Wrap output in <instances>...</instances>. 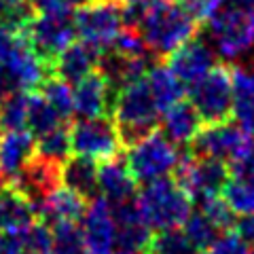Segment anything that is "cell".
<instances>
[{"label":"cell","mask_w":254,"mask_h":254,"mask_svg":"<svg viewBox=\"0 0 254 254\" xmlns=\"http://www.w3.org/2000/svg\"><path fill=\"white\" fill-rule=\"evenodd\" d=\"M127 26H136L142 38L157 58L165 60L172 51L197 34V23L176 0H153L144 6H125Z\"/></svg>","instance_id":"1"},{"label":"cell","mask_w":254,"mask_h":254,"mask_svg":"<svg viewBox=\"0 0 254 254\" xmlns=\"http://www.w3.org/2000/svg\"><path fill=\"white\" fill-rule=\"evenodd\" d=\"M113 121L119 129L123 148H129L144 140L159 127V108L148 89L146 78H138L129 85L121 87L115 95Z\"/></svg>","instance_id":"2"},{"label":"cell","mask_w":254,"mask_h":254,"mask_svg":"<svg viewBox=\"0 0 254 254\" xmlns=\"http://www.w3.org/2000/svg\"><path fill=\"white\" fill-rule=\"evenodd\" d=\"M205 30L222 58H242L254 49V0H225L205 21Z\"/></svg>","instance_id":"3"},{"label":"cell","mask_w":254,"mask_h":254,"mask_svg":"<svg viewBox=\"0 0 254 254\" xmlns=\"http://www.w3.org/2000/svg\"><path fill=\"white\" fill-rule=\"evenodd\" d=\"M136 201L153 231L182 227L193 212V199L170 176L144 182L136 193Z\"/></svg>","instance_id":"4"},{"label":"cell","mask_w":254,"mask_h":254,"mask_svg":"<svg viewBox=\"0 0 254 254\" xmlns=\"http://www.w3.org/2000/svg\"><path fill=\"white\" fill-rule=\"evenodd\" d=\"M189 102L195 106L203 125L227 123L233 119L231 68L216 64L201 81L189 87Z\"/></svg>","instance_id":"5"},{"label":"cell","mask_w":254,"mask_h":254,"mask_svg":"<svg viewBox=\"0 0 254 254\" xmlns=\"http://www.w3.org/2000/svg\"><path fill=\"white\" fill-rule=\"evenodd\" d=\"M123 9L125 6L121 2H113V0H91L81 4L72 15L76 36L104 53L113 47L115 38L125 26Z\"/></svg>","instance_id":"6"},{"label":"cell","mask_w":254,"mask_h":254,"mask_svg":"<svg viewBox=\"0 0 254 254\" xmlns=\"http://www.w3.org/2000/svg\"><path fill=\"white\" fill-rule=\"evenodd\" d=\"M180 159V148L163 136L161 131L148 133L144 140L127 148V168L136 182H150L165 178L176 170Z\"/></svg>","instance_id":"7"},{"label":"cell","mask_w":254,"mask_h":254,"mask_svg":"<svg viewBox=\"0 0 254 254\" xmlns=\"http://www.w3.org/2000/svg\"><path fill=\"white\" fill-rule=\"evenodd\" d=\"M70 146L74 155L89 157L100 163L119 157L123 150L113 117L78 119L70 127Z\"/></svg>","instance_id":"8"},{"label":"cell","mask_w":254,"mask_h":254,"mask_svg":"<svg viewBox=\"0 0 254 254\" xmlns=\"http://www.w3.org/2000/svg\"><path fill=\"white\" fill-rule=\"evenodd\" d=\"M19 36L26 38V43L51 70L58 55L68 45L74 43L76 32L72 17H41V15H34L28 28Z\"/></svg>","instance_id":"9"},{"label":"cell","mask_w":254,"mask_h":254,"mask_svg":"<svg viewBox=\"0 0 254 254\" xmlns=\"http://www.w3.org/2000/svg\"><path fill=\"white\" fill-rule=\"evenodd\" d=\"M250 142V133L242 125H237L235 121H227L216 125H203L189 150L195 157L218 159V161H225L229 165L244 153Z\"/></svg>","instance_id":"10"},{"label":"cell","mask_w":254,"mask_h":254,"mask_svg":"<svg viewBox=\"0 0 254 254\" xmlns=\"http://www.w3.org/2000/svg\"><path fill=\"white\" fill-rule=\"evenodd\" d=\"M117 227V242L115 252L121 254H144L150 240H153V229L146 222L140 205L133 199L110 205Z\"/></svg>","instance_id":"11"},{"label":"cell","mask_w":254,"mask_h":254,"mask_svg":"<svg viewBox=\"0 0 254 254\" xmlns=\"http://www.w3.org/2000/svg\"><path fill=\"white\" fill-rule=\"evenodd\" d=\"M60 168H62L60 163L47 161V159L34 155L26 163V168H23L13 180H9V185H13L17 189L30 201L32 208H34V214H38L41 205L47 199V195L62 185Z\"/></svg>","instance_id":"12"},{"label":"cell","mask_w":254,"mask_h":254,"mask_svg":"<svg viewBox=\"0 0 254 254\" xmlns=\"http://www.w3.org/2000/svg\"><path fill=\"white\" fill-rule=\"evenodd\" d=\"M163 64L189 89V87H193L197 81H201L216 66V55H214V49L208 43L195 36L185 45H180L176 51H172L163 60Z\"/></svg>","instance_id":"13"},{"label":"cell","mask_w":254,"mask_h":254,"mask_svg":"<svg viewBox=\"0 0 254 254\" xmlns=\"http://www.w3.org/2000/svg\"><path fill=\"white\" fill-rule=\"evenodd\" d=\"M81 220V235L87 254H113L117 242V227L110 203L104 197L98 195L87 203V210Z\"/></svg>","instance_id":"14"},{"label":"cell","mask_w":254,"mask_h":254,"mask_svg":"<svg viewBox=\"0 0 254 254\" xmlns=\"http://www.w3.org/2000/svg\"><path fill=\"white\" fill-rule=\"evenodd\" d=\"M4 68L15 91H38L47 81V76H51V70L47 68V64L38 58L34 49L26 43V38H21L19 34L9 58L4 60Z\"/></svg>","instance_id":"15"},{"label":"cell","mask_w":254,"mask_h":254,"mask_svg":"<svg viewBox=\"0 0 254 254\" xmlns=\"http://www.w3.org/2000/svg\"><path fill=\"white\" fill-rule=\"evenodd\" d=\"M74 115L78 119H95V117H110L115 104V87L108 78L95 70L89 76L74 85Z\"/></svg>","instance_id":"16"},{"label":"cell","mask_w":254,"mask_h":254,"mask_svg":"<svg viewBox=\"0 0 254 254\" xmlns=\"http://www.w3.org/2000/svg\"><path fill=\"white\" fill-rule=\"evenodd\" d=\"M100 55L102 51H98L95 47L83 41H74L58 55V60L51 68V74L66 81L68 85H76L78 81H83L85 76H89L98 70Z\"/></svg>","instance_id":"17"},{"label":"cell","mask_w":254,"mask_h":254,"mask_svg":"<svg viewBox=\"0 0 254 254\" xmlns=\"http://www.w3.org/2000/svg\"><path fill=\"white\" fill-rule=\"evenodd\" d=\"M98 190L100 197H104L110 205L136 197L138 182L131 176L127 161L121 159V155L98 165Z\"/></svg>","instance_id":"18"},{"label":"cell","mask_w":254,"mask_h":254,"mask_svg":"<svg viewBox=\"0 0 254 254\" xmlns=\"http://www.w3.org/2000/svg\"><path fill=\"white\" fill-rule=\"evenodd\" d=\"M159 127L172 144H176L178 148H189L197 138V133L201 131L203 121L197 115L195 106L189 100H182L165 110L163 119H159Z\"/></svg>","instance_id":"19"},{"label":"cell","mask_w":254,"mask_h":254,"mask_svg":"<svg viewBox=\"0 0 254 254\" xmlns=\"http://www.w3.org/2000/svg\"><path fill=\"white\" fill-rule=\"evenodd\" d=\"M62 187L74 190L85 201L100 195L98 190V161L83 155H70L60 168Z\"/></svg>","instance_id":"20"},{"label":"cell","mask_w":254,"mask_h":254,"mask_svg":"<svg viewBox=\"0 0 254 254\" xmlns=\"http://www.w3.org/2000/svg\"><path fill=\"white\" fill-rule=\"evenodd\" d=\"M87 203L89 201H85L74 190L60 185L58 189L47 195V199L41 205V210H38L36 218L47 222L49 227L58 225V222H76L83 218Z\"/></svg>","instance_id":"21"},{"label":"cell","mask_w":254,"mask_h":254,"mask_svg":"<svg viewBox=\"0 0 254 254\" xmlns=\"http://www.w3.org/2000/svg\"><path fill=\"white\" fill-rule=\"evenodd\" d=\"M36 155V138L28 129L6 131L0 140V170L6 180H13Z\"/></svg>","instance_id":"22"},{"label":"cell","mask_w":254,"mask_h":254,"mask_svg":"<svg viewBox=\"0 0 254 254\" xmlns=\"http://www.w3.org/2000/svg\"><path fill=\"white\" fill-rule=\"evenodd\" d=\"M36 220L34 208L13 185L0 187V231H23Z\"/></svg>","instance_id":"23"},{"label":"cell","mask_w":254,"mask_h":254,"mask_svg":"<svg viewBox=\"0 0 254 254\" xmlns=\"http://www.w3.org/2000/svg\"><path fill=\"white\" fill-rule=\"evenodd\" d=\"M144 78L148 83L150 93H153V100L159 108V113H165L168 108H172L174 104L185 100L187 87L178 81V76L174 74L163 62L150 66Z\"/></svg>","instance_id":"24"},{"label":"cell","mask_w":254,"mask_h":254,"mask_svg":"<svg viewBox=\"0 0 254 254\" xmlns=\"http://www.w3.org/2000/svg\"><path fill=\"white\" fill-rule=\"evenodd\" d=\"M66 121L55 113L53 106L47 102L41 91H32L30 100H28V131L34 138H41L45 133H49L53 129H58L60 125H64Z\"/></svg>","instance_id":"25"},{"label":"cell","mask_w":254,"mask_h":254,"mask_svg":"<svg viewBox=\"0 0 254 254\" xmlns=\"http://www.w3.org/2000/svg\"><path fill=\"white\" fill-rule=\"evenodd\" d=\"M144 254H203V252L189 240L180 227H176V229H161V231L153 233V240H150Z\"/></svg>","instance_id":"26"},{"label":"cell","mask_w":254,"mask_h":254,"mask_svg":"<svg viewBox=\"0 0 254 254\" xmlns=\"http://www.w3.org/2000/svg\"><path fill=\"white\" fill-rule=\"evenodd\" d=\"M28 91H11L0 100V127L6 131L26 129L28 123Z\"/></svg>","instance_id":"27"},{"label":"cell","mask_w":254,"mask_h":254,"mask_svg":"<svg viewBox=\"0 0 254 254\" xmlns=\"http://www.w3.org/2000/svg\"><path fill=\"white\" fill-rule=\"evenodd\" d=\"M72 153V146H70V127L68 123L60 125L58 129H53L45 136L36 138V155L47 159V161L53 163H64Z\"/></svg>","instance_id":"28"},{"label":"cell","mask_w":254,"mask_h":254,"mask_svg":"<svg viewBox=\"0 0 254 254\" xmlns=\"http://www.w3.org/2000/svg\"><path fill=\"white\" fill-rule=\"evenodd\" d=\"M41 95L53 106L64 121H68L74 115V91L66 81H62L58 76H47V81L41 87Z\"/></svg>","instance_id":"29"},{"label":"cell","mask_w":254,"mask_h":254,"mask_svg":"<svg viewBox=\"0 0 254 254\" xmlns=\"http://www.w3.org/2000/svg\"><path fill=\"white\" fill-rule=\"evenodd\" d=\"M222 199L231 208L233 214H252L254 212V185L248 180L231 176L222 187Z\"/></svg>","instance_id":"30"},{"label":"cell","mask_w":254,"mask_h":254,"mask_svg":"<svg viewBox=\"0 0 254 254\" xmlns=\"http://www.w3.org/2000/svg\"><path fill=\"white\" fill-rule=\"evenodd\" d=\"M182 227H185L182 231L187 233V237L203 254H205V250H208L214 242H216V237L220 235V231L214 227V222L208 216H205L201 210H193V212H190L189 218L185 220V225H182Z\"/></svg>","instance_id":"31"},{"label":"cell","mask_w":254,"mask_h":254,"mask_svg":"<svg viewBox=\"0 0 254 254\" xmlns=\"http://www.w3.org/2000/svg\"><path fill=\"white\" fill-rule=\"evenodd\" d=\"M113 51H117L119 55H125V58H133V60H146L148 58V47L142 38L140 30L136 26H123V30L119 32V36L115 38Z\"/></svg>","instance_id":"32"},{"label":"cell","mask_w":254,"mask_h":254,"mask_svg":"<svg viewBox=\"0 0 254 254\" xmlns=\"http://www.w3.org/2000/svg\"><path fill=\"white\" fill-rule=\"evenodd\" d=\"M199 203V208L205 216H208L214 227L218 229V231H229V229L235 227V214L231 212V208L227 205V201L222 199L220 195H210V197H203V199L197 201Z\"/></svg>","instance_id":"33"},{"label":"cell","mask_w":254,"mask_h":254,"mask_svg":"<svg viewBox=\"0 0 254 254\" xmlns=\"http://www.w3.org/2000/svg\"><path fill=\"white\" fill-rule=\"evenodd\" d=\"M28 254H51L53 250V229L43 220H34L28 229H23Z\"/></svg>","instance_id":"34"},{"label":"cell","mask_w":254,"mask_h":254,"mask_svg":"<svg viewBox=\"0 0 254 254\" xmlns=\"http://www.w3.org/2000/svg\"><path fill=\"white\" fill-rule=\"evenodd\" d=\"M205 254H250V248L233 229H229L216 237V242L205 250Z\"/></svg>","instance_id":"35"},{"label":"cell","mask_w":254,"mask_h":254,"mask_svg":"<svg viewBox=\"0 0 254 254\" xmlns=\"http://www.w3.org/2000/svg\"><path fill=\"white\" fill-rule=\"evenodd\" d=\"M197 23H205L214 13L220 9L225 0H176Z\"/></svg>","instance_id":"36"},{"label":"cell","mask_w":254,"mask_h":254,"mask_svg":"<svg viewBox=\"0 0 254 254\" xmlns=\"http://www.w3.org/2000/svg\"><path fill=\"white\" fill-rule=\"evenodd\" d=\"M28 4L41 17H72L68 0H28Z\"/></svg>","instance_id":"37"},{"label":"cell","mask_w":254,"mask_h":254,"mask_svg":"<svg viewBox=\"0 0 254 254\" xmlns=\"http://www.w3.org/2000/svg\"><path fill=\"white\" fill-rule=\"evenodd\" d=\"M229 172H231L235 178L248 180L254 185V140L246 146V150L240 157L229 163Z\"/></svg>","instance_id":"38"},{"label":"cell","mask_w":254,"mask_h":254,"mask_svg":"<svg viewBox=\"0 0 254 254\" xmlns=\"http://www.w3.org/2000/svg\"><path fill=\"white\" fill-rule=\"evenodd\" d=\"M233 231L240 235L248 246H254V212L252 214H244V216L235 218Z\"/></svg>","instance_id":"39"},{"label":"cell","mask_w":254,"mask_h":254,"mask_svg":"<svg viewBox=\"0 0 254 254\" xmlns=\"http://www.w3.org/2000/svg\"><path fill=\"white\" fill-rule=\"evenodd\" d=\"M15 41H17V34H15L9 26H4V23L0 21V64H4V60L9 58Z\"/></svg>","instance_id":"40"},{"label":"cell","mask_w":254,"mask_h":254,"mask_svg":"<svg viewBox=\"0 0 254 254\" xmlns=\"http://www.w3.org/2000/svg\"><path fill=\"white\" fill-rule=\"evenodd\" d=\"M11 91H15L13 85H11V78H9V74H6L4 64H0V100H2L6 93H11Z\"/></svg>","instance_id":"41"},{"label":"cell","mask_w":254,"mask_h":254,"mask_svg":"<svg viewBox=\"0 0 254 254\" xmlns=\"http://www.w3.org/2000/svg\"><path fill=\"white\" fill-rule=\"evenodd\" d=\"M123 6H144L148 2H153V0H121Z\"/></svg>","instance_id":"42"},{"label":"cell","mask_w":254,"mask_h":254,"mask_svg":"<svg viewBox=\"0 0 254 254\" xmlns=\"http://www.w3.org/2000/svg\"><path fill=\"white\" fill-rule=\"evenodd\" d=\"M70 4H76V6H81V4H87V2H91V0H68Z\"/></svg>","instance_id":"43"},{"label":"cell","mask_w":254,"mask_h":254,"mask_svg":"<svg viewBox=\"0 0 254 254\" xmlns=\"http://www.w3.org/2000/svg\"><path fill=\"white\" fill-rule=\"evenodd\" d=\"M4 180H6V178H4V174H2V170H0V187H2V185H4Z\"/></svg>","instance_id":"44"},{"label":"cell","mask_w":254,"mask_h":254,"mask_svg":"<svg viewBox=\"0 0 254 254\" xmlns=\"http://www.w3.org/2000/svg\"><path fill=\"white\" fill-rule=\"evenodd\" d=\"M0 254H2V235H0Z\"/></svg>","instance_id":"45"},{"label":"cell","mask_w":254,"mask_h":254,"mask_svg":"<svg viewBox=\"0 0 254 254\" xmlns=\"http://www.w3.org/2000/svg\"><path fill=\"white\" fill-rule=\"evenodd\" d=\"M0 140H2V127H0Z\"/></svg>","instance_id":"46"},{"label":"cell","mask_w":254,"mask_h":254,"mask_svg":"<svg viewBox=\"0 0 254 254\" xmlns=\"http://www.w3.org/2000/svg\"><path fill=\"white\" fill-rule=\"evenodd\" d=\"M252 83H254V72H252Z\"/></svg>","instance_id":"47"},{"label":"cell","mask_w":254,"mask_h":254,"mask_svg":"<svg viewBox=\"0 0 254 254\" xmlns=\"http://www.w3.org/2000/svg\"><path fill=\"white\" fill-rule=\"evenodd\" d=\"M250 254H254V248H252V250H250Z\"/></svg>","instance_id":"48"},{"label":"cell","mask_w":254,"mask_h":254,"mask_svg":"<svg viewBox=\"0 0 254 254\" xmlns=\"http://www.w3.org/2000/svg\"><path fill=\"white\" fill-rule=\"evenodd\" d=\"M252 136H254V127H252Z\"/></svg>","instance_id":"49"}]
</instances>
